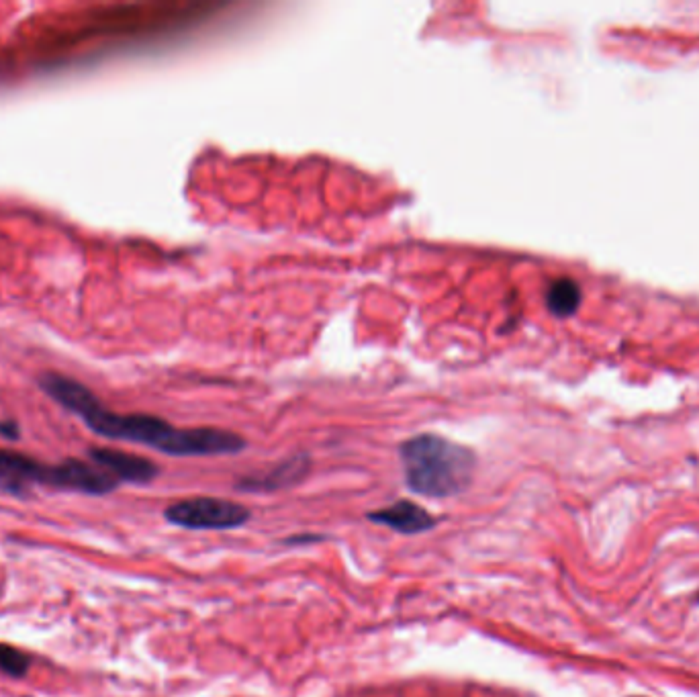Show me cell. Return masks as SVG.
<instances>
[{"label": "cell", "mask_w": 699, "mask_h": 697, "mask_svg": "<svg viewBox=\"0 0 699 697\" xmlns=\"http://www.w3.org/2000/svg\"><path fill=\"white\" fill-rule=\"evenodd\" d=\"M405 485L430 499L462 495L475 481L477 454L438 434H419L399 446Z\"/></svg>", "instance_id": "7a4b0ae2"}, {"label": "cell", "mask_w": 699, "mask_h": 697, "mask_svg": "<svg viewBox=\"0 0 699 697\" xmlns=\"http://www.w3.org/2000/svg\"><path fill=\"white\" fill-rule=\"evenodd\" d=\"M164 518L184 530H236L252 520V511L236 501L217 497L182 499L164 509Z\"/></svg>", "instance_id": "3957f363"}, {"label": "cell", "mask_w": 699, "mask_h": 697, "mask_svg": "<svg viewBox=\"0 0 699 697\" xmlns=\"http://www.w3.org/2000/svg\"><path fill=\"white\" fill-rule=\"evenodd\" d=\"M21 436V430H19V424L13 422V420H0V438H5V440H19Z\"/></svg>", "instance_id": "8fae6325"}, {"label": "cell", "mask_w": 699, "mask_h": 697, "mask_svg": "<svg viewBox=\"0 0 699 697\" xmlns=\"http://www.w3.org/2000/svg\"><path fill=\"white\" fill-rule=\"evenodd\" d=\"M546 305L556 317H571L581 305V289L573 278H556L546 291Z\"/></svg>", "instance_id": "9c48e42d"}, {"label": "cell", "mask_w": 699, "mask_h": 697, "mask_svg": "<svg viewBox=\"0 0 699 697\" xmlns=\"http://www.w3.org/2000/svg\"><path fill=\"white\" fill-rule=\"evenodd\" d=\"M31 669V657L25 650L0 642V673H5L13 679H21Z\"/></svg>", "instance_id": "30bf717a"}, {"label": "cell", "mask_w": 699, "mask_h": 697, "mask_svg": "<svg viewBox=\"0 0 699 697\" xmlns=\"http://www.w3.org/2000/svg\"><path fill=\"white\" fill-rule=\"evenodd\" d=\"M366 520L372 524L391 528L393 532L405 534V536L424 534L438 526V518L434 514H430L426 507L409 499H399L389 507L368 511Z\"/></svg>", "instance_id": "8992f818"}, {"label": "cell", "mask_w": 699, "mask_h": 697, "mask_svg": "<svg viewBox=\"0 0 699 697\" xmlns=\"http://www.w3.org/2000/svg\"><path fill=\"white\" fill-rule=\"evenodd\" d=\"M697 599H699V595H697Z\"/></svg>", "instance_id": "4fadbf2b"}, {"label": "cell", "mask_w": 699, "mask_h": 697, "mask_svg": "<svg viewBox=\"0 0 699 697\" xmlns=\"http://www.w3.org/2000/svg\"><path fill=\"white\" fill-rule=\"evenodd\" d=\"M37 485L101 497L113 493L121 483L113 475L97 467L95 462L66 458L58 464L41 462L37 473Z\"/></svg>", "instance_id": "277c9868"}, {"label": "cell", "mask_w": 699, "mask_h": 697, "mask_svg": "<svg viewBox=\"0 0 699 697\" xmlns=\"http://www.w3.org/2000/svg\"><path fill=\"white\" fill-rule=\"evenodd\" d=\"M325 540V536H319V534H297V536H291L285 540V544L293 546V544H309V542H321Z\"/></svg>", "instance_id": "7c38bea8"}, {"label": "cell", "mask_w": 699, "mask_h": 697, "mask_svg": "<svg viewBox=\"0 0 699 697\" xmlns=\"http://www.w3.org/2000/svg\"><path fill=\"white\" fill-rule=\"evenodd\" d=\"M41 391L60 407L74 413L97 436L142 444L170 456H223L238 454L248 442L217 428H176L162 417L148 413H117L101 403L86 385L72 377L45 373L39 377Z\"/></svg>", "instance_id": "6da1fadb"}, {"label": "cell", "mask_w": 699, "mask_h": 697, "mask_svg": "<svg viewBox=\"0 0 699 697\" xmlns=\"http://www.w3.org/2000/svg\"><path fill=\"white\" fill-rule=\"evenodd\" d=\"M88 460L95 462L97 467H101L109 475H113L119 483L148 485L160 475L158 464L150 458L123 452L117 448H90Z\"/></svg>", "instance_id": "5b68a950"}, {"label": "cell", "mask_w": 699, "mask_h": 697, "mask_svg": "<svg viewBox=\"0 0 699 697\" xmlns=\"http://www.w3.org/2000/svg\"><path fill=\"white\" fill-rule=\"evenodd\" d=\"M39 460L17 450L0 448V489L15 497H25L37 485Z\"/></svg>", "instance_id": "ba28073f"}, {"label": "cell", "mask_w": 699, "mask_h": 697, "mask_svg": "<svg viewBox=\"0 0 699 697\" xmlns=\"http://www.w3.org/2000/svg\"><path fill=\"white\" fill-rule=\"evenodd\" d=\"M309 471H311V458L307 454H297L293 458L283 460L281 464H276V467L268 471L240 479L236 483V489L244 493H276V491L299 485L301 481H305Z\"/></svg>", "instance_id": "52a82bcc"}]
</instances>
